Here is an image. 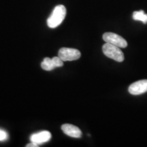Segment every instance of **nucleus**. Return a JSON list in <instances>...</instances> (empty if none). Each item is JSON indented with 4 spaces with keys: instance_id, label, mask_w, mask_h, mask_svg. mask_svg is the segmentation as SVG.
<instances>
[{
    "instance_id": "obj_1",
    "label": "nucleus",
    "mask_w": 147,
    "mask_h": 147,
    "mask_svg": "<svg viewBox=\"0 0 147 147\" xmlns=\"http://www.w3.org/2000/svg\"><path fill=\"white\" fill-rule=\"evenodd\" d=\"M66 15V8L63 5H57L47 19V25L50 28H56L63 21Z\"/></svg>"
},
{
    "instance_id": "obj_2",
    "label": "nucleus",
    "mask_w": 147,
    "mask_h": 147,
    "mask_svg": "<svg viewBox=\"0 0 147 147\" xmlns=\"http://www.w3.org/2000/svg\"><path fill=\"white\" fill-rule=\"evenodd\" d=\"M102 51L104 54L108 58L116 61L117 62H122L124 61L123 53L121 51L120 48L111 44H104L102 47Z\"/></svg>"
},
{
    "instance_id": "obj_3",
    "label": "nucleus",
    "mask_w": 147,
    "mask_h": 147,
    "mask_svg": "<svg viewBox=\"0 0 147 147\" xmlns=\"http://www.w3.org/2000/svg\"><path fill=\"white\" fill-rule=\"evenodd\" d=\"M103 40L106 43L117 46L119 48H126L127 46V42L123 38L115 33L107 32L103 35Z\"/></svg>"
},
{
    "instance_id": "obj_4",
    "label": "nucleus",
    "mask_w": 147,
    "mask_h": 147,
    "mask_svg": "<svg viewBox=\"0 0 147 147\" xmlns=\"http://www.w3.org/2000/svg\"><path fill=\"white\" fill-rule=\"evenodd\" d=\"M58 56L63 61H69L78 59L81 56V53L76 49L64 47L59 49L58 52Z\"/></svg>"
},
{
    "instance_id": "obj_5",
    "label": "nucleus",
    "mask_w": 147,
    "mask_h": 147,
    "mask_svg": "<svg viewBox=\"0 0 147 147\" xmlns=\"http://www.w3.org/2000/svg\"><path fill=\"white\" fill-rule=\"evenodd\" d=\"M129 93L134 95L143 94L147 92V80H141L134 82L129 87Z\"/></svg>"
},
{
    "instance_id": "obj_6",
    "label": "nucleus",
    "mask_w": 147,
    "mask_h": 147,
    "mask_svg": "<svg viewBox=\"0 0 147 147\" xmlns=\"http://www.w3.org/2000/svg\"><path fill=\"white\" fill-rule=\"evenodd\" d=\"M61 129L64 134L74 138H80L82 136V131L78 127L71 124H63Z\"/></svg>"
},
{
    "instance_id": "obj_7",
    "label": "nucleus",
    "mask_w": 147,
    "mask_h": 147,
    "mask_svg": "<svg viewBox=\"0 0 147 147\" xmlns=\"http://www.w3.org/2000/svg\"><path fill=\"white\" fill-rule=\"evenodd\" d=\"M51 138V134L48 131H42L38 133L34 134L31 136V142L36 143L37 144H42L49 141Z\"/></svg>"
},
{
    "instance_id": "obj_8",
    "label": "nucleus",
    "mask_w": 147,
    "mask_h": 147,
    "mask_svg": "<svg viewBox=\"0 0 147 147\" xmlns=\"http://www.w3.org/2000/svg\"><path fill=\"white\" fill-rule=\"evenodd\" d=\"M132 17L135 21H141L144 24L147 23V14L145 13L144 10L135 11L134 12Z\"/></svg>"
},
{
    "instance_id": "obj_9",
    "label": "nucleus",
    "mask_w": 147,
    "mask_h": 147,
    "mask_svg": "<svg viewBox=\"0 0 147 147\" xmlns=\"http://www.w3.org/2000/svg\"><path fill=\"white\" fill-rule=\"evenodd\" d=\"M41 67L46 71H51L55 69V66L53 65L52 59L49 57H45L41 63Z\"/></svg>"
},
{
    "instance_id": "obj_10",
    "label": "nucleus",
    "mask_w": 147,
    "mask_h": 147,
    "mask_svg": "<svg viewBox=\"0 0 147 147\" xmlns=\"http://www.w3.org/2000/svg\"><path fill=\"white\" fill-rule=\"evenodd\" d=\"M53 65L55 67H62L63 65V61L59 57H54L52 59Z\"/></svg>"
},
{
    "instance_id": "obj_11",
    "label": "nucleus",
    "mask_w": 147,
    "mask_h": 147,
    "mask_svg": "<svg viewBox=\"0 0 147 147\" xmlns=\"http://www.w3.org/2000/svg\"><path fill=\"white\" fill-rule=\"evenodd\" d=\"M8 138V134L5 130L0 129V141H5Z\"/></svg>"
},
{
    "instance_id": "obj_12",
    "label": "nucleus",
    "mask_w": 147,
    "mask_h": 147,
    "mask_svg": "<svg viewBox=\"0 0 147 147\" xmlns=\"http://www.w3.org/2000/svg\"><path fill=\"white\" fill-rule=\"evenodd\" d=\"M26 146L27 147H37V146H38V144H36V143L32 142L31 143H29V144H27Z\"/></svg>"
}]
</instances>
